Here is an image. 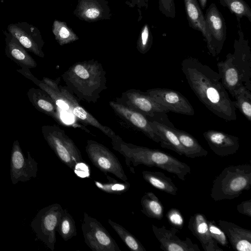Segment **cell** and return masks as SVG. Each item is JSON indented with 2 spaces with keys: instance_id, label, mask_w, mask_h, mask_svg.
Masks as SVG:
<instances>
[{
  "instance_id": "obj_1",
  "label": "cell",
  "mask_w": 251,
  "mask_h": 251,
  "mask_svg": "<svg viewBox=\"0 0 251 251\" xmlns=\"http://www.w3.org/2000/svg\"><path fill=\"white\" fill-rule=\"evenodd\" d=\"M181 66L191 89L209 110L225 121L236 120V108L218 73L192 57L183 59Z\"/></svg>"
},
{
  "instance_id": "obj_2",
  "label": "cell",
  "mask_w": 251,
  "mask_h": 251,
  "mask_svg": "<svg viewBox=\"0 0 251 251\" xmlns=\"http://www.w3.org/2000/svg\"><path fill=\"white\" fill-rule=\"evenodd\" d=\"M111 140L113 149L125 157L126 165L133 173L132 166L139 165L160 168L175 174L182 180H185L190 173L191 168L187 164L164 151L126 143L117 134Z\"/></svg>"
},
{
  "instance_id": "obj_3",
  "label": "cell",
  "mask_w": 251,
  "mask_h": 251,
  "mask_svg": "<svg viewBox=\"0 0 251 251\" xmlns=\"http://www.w3.org/2000/svg\"><path fill=\"white\" fill-rule=\"evenodd\" d=\"M66 88L78 100L95 103L107 88L106 72L101 63L91 60L76 62L62 75Z\"/></svg>"
},
{
  "instance_id": "obj_4",
  "label": "cell",
  "mask_w": 251,
  "mask_h": 251,
  "mask_svg": "<svg viewBox=\"0 0 251 251\" xmlns=\"http://www.w3.org/2000/svg\"><path fill=\"white\" fill-rule=\"evenodd\" d=\"M251 187V165H230L215 178L210 196L214 201L233 200Z\"/></svg>"
},
{
  "instance_id": "obj_5",
  "label": "cell",
  "mask_w": 251,
  "mask_h": 251,
  "mask_svg": "<svg viewBox=\"0 0 251 251\" xmlns=\"http://www.w3.org/2000/svg\"><path fill=\"white\" fill-rule=\"evenodd\" d=\"M41 130L48 145L65 165L74 170L83 162L81 152L63 129L56 125H44Z\"/></svg>"
},
{
  "instance_id": "obj_6",
  "label": "cell",
  "mask_w": 251,
  "mask_h": 251,
  "mask_svg": "<svg viewBox=\"0 0 251 251\" xmlns=\"http://www.w3.org/2000/svg\"><path fill=\"white\" fill-rule=\"evenodd\" d=\"M115 100L142 113L150 121L174 126L167 114L170 111L145 92L130 89L123 92Z\"/></svg>"
},
{
  "instance_id": "obj_7",
  "label": "cell",
  "mask_w": 251,
  "mask_h": 251,
  "mask_svg": "<svg viewBox=\"0 0 251 251\" xmlns=\"http://www.w3.org/2000/svg\"><path fill=\"white\" fill-rule=\"evenodd\" d=\"M64 209L59 203H53L40 209L30 223L36 240L42 242L51 251L56 242V231Z\"/></svg>"
},
{
  "instance_id": "obj_8",
  "label": "cell",
  "mask_w": 251,
  "mask_h": 251,
  "mask_svg": "<svg viewBox=\"0 0 251 251\" xmlns=\"http://www.w3.org/2000/svg\"><path fill=\"white\" fill-rule=\"evenodd\" d=\"M81 229L86 244L93 251H121L108 231L96 219L83 213Z\"/></svg>"
},
{
  "instance_id": "obj_9",
  "label": "cell",
  "mask_w": 251,
  "mask_h": 251,
  "mask_svg": "<svg viewBox=\"0 0 251 251\" xmlns=\"http://www.w3.org/2000/svg\"><path fill=\"white\" fill-rule=\"evenodd\" d=\"M85 151L92 164L102 172L112 174L123 181H127L121 163L108 148L96 141L88 140Z\"/></svg>"
},
{
  "instance_id": "obj_10",
  "label": "cell",
  "mask_w": 251,
  "mask_h": 251,
  "mask_svg": "<svg viewBox=\"0 0 251 251\" xmlns=\"http://www.w3.org/2000/svg\"><path fill=\"white\" fill-rule=\"evenodd\" d=\"M61 98L57 102V106L62 102L60 111L74 116L81 123L98 128L106 136L111 139L116 133L109 127L101 124L90 113L79 103L78 99L66 88L59 84Z\"/></svg>"
},
{
  "instance_id": "obj_11",
  "label": "cell",
  "mask_w": 251,
  "mask_h": 251,
  "mask_svg": "<svg viewBox=\"0 0 251 251\" xmlns=\"http://www.w3.org/2000/svg\"><path fill=\"white\" fill-rule=\"evenodd\" d=\"M25 157L18 140L14 141L11 152L10 179L12 184L26 182L37 176L38 163L29 151Z\"/></svg>"
},
{
  "instance_id": "obj_12",
  "label": "cell",
  "mask_w": 251,
  "mask_h": 251,
  "mask_svg": "<svg viewBox=\"0 0 251 251\" xmlns=\"http://www.w3.org/2000/svg\"><path fill=\"white\" fill-rule=\"evenodd\" d=\"M109 105L115 114L128 127L142 132L156 143H160L161 139L154 132L151 121L145 115L116 100L110 101Z\"/></svg>"
},
{
  "instance_id": "obj_13",
  "label": "cell",
  "mask_w": 251,
  "mask_h": 251,
  "mask_svg": "<svg viewBox=\"0 0 251 251\" xmlns=\"http://www.w3.org/2000/svg\"><path fill=\"white\" fill-rule=\"evenodd\" d=\"M7 29L27 51L39 57H44L42 51L44 42L37 27L22 22L9 24Z\"/></svg>"
},
{
  "instance_id": "obj_14",
  "label": "cell",
  "mask_w": 251,
  "mask_h": 251,
  "mask_svg": "<svg viewBox=\"0 0 251 251\" xmlns=\"http://www.w3.org/2000/svg\"><path fill=\"white\" fill-rule=\"evenodd\" d=\"M146 93L157 102L167 108L170 112L193 116V107L180 92L168 88H156L148 89Z\"/></svg>"
},
{
  "instance_id": "obj_15",
  "label": "cell",
  "mask_w": 251,
  "mask_h": 251,
  "mask_svg": "<svg viewBox=\"0 0 251 251\" xmlns=\"http://www.w3.org/2000/svg\"><path fill=\"white\" fill-rule=\"evenodd\" d=\"M205 25L211 39L210 55L216 57L223 49L226 39V26L225 19L216 4L211 3L204 15Z\"/></svg>"
},
{
  "instance_id": "obj_16",
  "label": "cell",
  "mask_w": 251,
  "mask_h": 251,
  "mask_svg": "<svg viewBox=\"0 0 251 251\" xmlns=\"http://www.w3.org/2000/svg\"><path fill=\"white\" fill-rule=\"evenodd\" d=\"M239 39L234 44V52L226 55L233 67L243 77L246 87L251 90V52L248 42L241 29L238 30Z\"/></svg>"
},
{
  "instance_id": "obj_17",
  "label": "cell",
  "mask_w": 251,
  "mask_h": 251,
  "mask_svg": "<svg viewBox=\"0 0 251 251\" xmlns=\"http://www.w3.org/2000/svg\"><path fill=\"white\" fill-rule=\"evenodd\" d=\"M152 229L157 240L160 243V249L167 251H200L199 246L186 237L181 240L177 235V228L172 227L167 229L152 225Z\"/></svg>"
},
{
  "instance_id": "obj_18",
  "label": "cell",
  "mask_w": 251,
  "mask_h": 251,
  "mask_svg": "<svg viewBox=\"0 0 251 251\" xmlns=\"http://www.w3.org/2000/svg\"><path fill=\"white\" fill-rule=\"evenodd\" d=\"M203 135L210 149L216 155L225 157L235 153L239 149V139L216 130H208Z\"/></svg>"
},
{
  "instance_id": "obj_19",
  "label": "cell",
  "mask_w": 251,
  "mask_h": 251,
  "mask_svg": "<svg viewBox=\"0 0 251 251\" xmlns=\"http://www.w3.org/2000/svg\"><path fill=\"white\" fill-rule=\"evenodd\" d=\"M205 215L196 213L189 219L188 228L200 242L205 251H223L211 236Z\"/></svg>"
},
{
  "instance_id": "obj_20",
  "label": "cell",
  "mask_w": 251,
  "mask_h": 251,
  "mask_svg": "<svg viewBox=\"0 0 251 251\" xmlns=\"http://www.w3.org/2000/svg\"><path fill=\"white\" fill-rule=\"evenodd\" d=\"M26 94L29 101L37 110L50 116L58 123L64 124L58 107L46 91L32 87L28 90Z\"/></svg>"
},
{
  "instance_id": "obj_21",
  "label": "cell",
  "mask_w": 251,
  "mask_h": 251,
  "mask_svg": "<svg viewBox=\"0 0 251 251\" xmlns=\"http://www.w3.org/2000/svg\"><path fill=\"white\" fill-rule=\"evenodd\" d=\"M219 227L228 238L233 248L238 251H251V231L234 223L218 220Z\"/></svg>"
},
{
  "instance_id": "obj_22",
  "label": "cell",
  "mask_w": 251,
  "mask_h": 251,
  "mask_svg": "<svg viewBox=\"0 0 251 251\" xmlns=\"http://www.w3.org/2000/svg\"><path fill=\"white\" fill-rule=\"evenodd\" d=\"M3 33L5 36V53L6 56L22 68L30 69L36 68L37 65L36 61L19 41L6 30H3Z\"/></svg>"
},
{
  "instance_id": "obj_23",
  "label": "cell",
  "mask_w": 251,
  "mask_h": 251,
  "mask_svg": "<svg viewBox=\"0 0 251 251\" xmlns=\"http://www.w3.org/2000/svg\"><path fill=\"white\" fill-rule=\"evenodd\" d=\"M183 1L189 26L202 33L210 54L212 50L211 39L206 27L204 15L198 0Z\"/></svg>"
},
{
  "instance_id": "obj_24",
  "label": "cell",
  "mask_w": 251,
  "mask_h": 251,
  "mask_svg": "<svg viewBox=\"0 0 251 251\" xmlns=\"http://www.w3.org/2000/svg\"><path fill=\"white\" fill-rule=\"evenodd\" d=\"M151 125L155 133L161 139L160 145L161 147L173 151L180 155H185L184 149L173 127L155 121H151Z\"/></svg>"
},
{
  "instance_id": "obj_25",
  "label": "cell",
  "mask_w": 251,
  "mask_h": 251,
  "mask_svg": "<svg viewBox=\"0 0 251 251\" xmlns=\"http://www.w3.org/2000/svg\"><path fill=\"white\" fill-rule=\"evenodd\" d=\"M172 128L184 149L186 157L194 158L207 155L208 151L193 135L185 131L177 129L175 126Z\"/></svg>"
},
{
  "instance_id": "obj_26",
  "label": "cell",
  "mask_w": 251,
  "mask_h": 251,
  "mask_svg": "<svg viewBox=\"0 0 251 251\" xmlns=\"http://www.w3.org/2000/svg\"><path fill=\"white\" fill-rule=\"evenodd\" d=\"M142 174L144 180L155 188L173 196L177 194L178 188L171 178L163 173L143 171Z\"/></svg>"
},
{
  "instance_id": "obj_27",
  "label": "cell",
  "mask_w": 251,
  "mask_h": 251,
  "mask_svg": "<svg viewBox=\"0 0 251 251\" xmlns=\"http://www.w3.org/2000/svg\"><path fill=\"white\" fill-rule=\"evenodd\" d=\"M141 212L147 217L161 220L163 217V207L158 197L152 192L145 193L141 199Z\"/></svg>"
},
{
  "instance_id": "obj_28",
  "label": "cell",
  "mask_w": 251,
  "mask_h": 251,
  "mask_svg": "<svg viewBox=\"0 0 251 251\" xmlns=\"http://www.w3.org/2000/svg\"><path fill=\"white\" fill-rule=\"evenodd\" d=\"M108 223L130 250L134 251H146L140 242L122 226L110 219H108Z\"/></svg>"
},
{
  "instance_id": "obj_29",
  "label": "cell",
  "mask_w": 251,
  "mask_h": 251,
  "mask_svg": "<svg viewBox=\"0 0 251 251\" xmlns=\"http://www.w3.org/2000/svg\"><path fill=\"white\" fill-rule=\"evenodd\" d=\"M234 98L235 101H232L235 108L250 122L251 121V90L243 86L236 93Z\"/></svg>"
},
{
  "instance_id": "obj_30",
  "label": "cell",
  "mask_w": 251,
  "mask_h": 251,
  "mask_svg": "<svg viewBox=\"0 0 251 251\" xmlns=\"http://www.w3.org/2000/svg\"><path fill=\"white\" fill-rule=\"evenodd\" d=\"M56 231L66 241L77 235L75 220L67 209L63 210L58 224Z\"/></svg>"
},
{
  "instance_id": "obj_31",
  "label": "cell",
  "mask_w": 251,
  "mask_h": 251,
  "mask_svg": "<svg viewBox=\"0 0 251 251\" xmlns=\"http://www.w3.org/2000/svg\"><path fill=\"white\" fill-rule=\"evenodd\" d=\"M218 0L236 17L238 22L243 17H246L251 22V8L244 0Z\"/></svg>"
},
{
  "instance_id": "obj_32",
  "label": "cell",
  "mask_w": 251,
  "mask_h": 251,
  "mask_svg": "<svg viewBox=\"0 0 251 251\" xmlns=\"http://www.w3.org/2000/svg\"><path fill=\"white\" fill-rule=\"evenodd\" d=\"M106 178L108 179L106 182L94 181L95 185L105 193L120 195L126 192L130 187V184L127 181L120 182L107 175Z\"/></svg>"
},
{
  "instance_id": "obj_33",
  "label": "cell",
  "mask_w": 251,
  "mask_h": 251,
  "mask_svg": "<svg viewBox=\"0 0 251 251\" xmlns=\"http://www.w3.org/2000/svg\"><path fill=\"white\" fill-rule=\"evenodd\" d=\"M208 229L212 237L223 246L228 245L227 237L222 229L218 226L213 220L207 221Z\"/></svg>"
},
{
  "instance_id": "obj_34",
  "label": "cell",
  "mask_w": 251,
  "mask_h": 251,
  "mask_svg": "<svg viewBox=\"0 0 251 251\" xmlns=\"http://www.w3.org/2000/svg\"><path fill=\"white\" fill-rule=\"evenodd\" d=\"M166 217L169 223L173 227L181 229L183 227L184 220L180 211L176 208H172L168 211Z\"/></svg>"
},
{
  "instance_id": "obj_35",
  "label": "cell",
  "mask_w": 251,
  "mask_h": 251,
  "mask_svg": "<svg viewBox=\"0 0 251 251\" xmlns=\"http://www.w3.org/2000/svg\"><path fill=\"white\" fill-rule=\"evenodd\" d=\"M159 9L166 17L174 18L176 10L174 0H158Z\"/></svg>"
},
{
  "instance_id": "obj_36",
  "label": "cell",
  "mask_w": 251,
  "mask_h": 251,
  "mask_svg": "<svg viewBox=\"0 0 251 251\" xmlns=\"http://www.w3.org/2000/svg\"><path fill=\"white\" fill-rule=\"evenodd\" d=\"M149 30L148 25H145L141 34V41L139 47L140 51L145 53L150 49L151 43L150 42Z\"/></svg>"
},
{
  "instance_id": "obj_37",
  "label": "cell",
  "mask_w": 251,
  "mask_h": 251,
  "mask_svg": "<svg viewBox=\"0 0 251 251\" xmlns=\"http://www.w3.org/2000/svg\"><path fill=\"white\" fill-rule=\"evenodd\" d=\"M239 213L246 216H251V200L243 201L237 206Z\"/></svg>"
},
{
  "instance_id": "obj_38",
  "label": "cell",
  "mask_w": 251,
  "mask_h": 251,
  "mask_svg": "<svg viewBox=\"0 0 251 251\" xmlns=\"http://www.w3.org/2000/svg\"><path fill=\"white\" fill-rule=\"evenodd\" d=\"M100 14L99 11L96 8H90L85 12V15L89 18L94 19Z\"/></svg>"
},
{
  "instance_id": "obj_39",
  "label": "cell",
  "mask_w": 251,
  "mask_h": 251,
  "mask_svg": "<svg viewBox=\"0 0 251 251\" xmlns=\"http://www.w3.org/2000/svg\"><path fill=\"white\" fill-rule=\"evenodd\" d=\"M59 35L62 39H66L69 37L70 33L66 27H62L59 30Z\"/></svg>"
},
{
  "instance_id": "obj_40",
  "label": "cell",
  "mask_w": 251,
  "mask_h": 251,
  "mask_svg": "<svg viewBox=\"0 0 251 251\" xmlns=\"http://www.w3.org/2000/svg\"><path fill=\"white\" fill-rule=\"evenodd\" d=\"M208 0H198V2L201 9H204Z\"/></svg>"
}]
</instances>
